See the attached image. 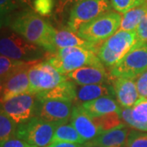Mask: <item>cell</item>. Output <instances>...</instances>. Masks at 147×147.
Returning a JSON list of instances; mask_svg holds the SVG:
<instances>
[{"label": "cell", "instance_id": "1", "mask_svg": "<svg viewBox=\"0 0 147 147\" xmlns=\"http://www.w3.org/2000/svg\"><path fill=\"white\" fill-rule=\"evenodd\" d=\"M9 26L16 34L50 54L57 52L53 42L56 29L35 11L26 10L17 13L9 21Z\"/></svg>", "mask_w": 147, "mask_h": 147}, {"label": "cell", "instance_id": "2", "mask_svg": "<svg viewBox=\"0 0 147 147\" xmlns=\"http://www.w3.org/2000/svg\"><path fill=\"white\" fill-rule=\"evenodd\" d=\"M47 61L62 74H67L84 66L104 68L96 53L81 47L61 48L55 53L49 54Z\"/></svg>", "mask_w": 147, "mask_h": 147}, {"label": "cell", "instance_id": "3", "mask_svg": "<svg viewBox=\"0 0 147 147\" xmlns=\"http://www.w3.org/2000/svg\"><path fill=\"white\" fill-rule=\"evenodd\" d=\"M135 31L119 30L115 34L106 39L96 53L101 63L107 67H114L131 47L137 42Z\"/></svg>", "mask_w": 147, "mask_h": 147}, {"label": "cell", "instance_id": "4", "mask_svg": "<svg viewBox=\"0 0 147 147\" xmlns=\"http://www.w3.org/2000/svg\"><path fill=\"white\" fill-rule=\"evenodd\" d=\"M0 53L3 56L15 60L39 61L47 52L41 47L29 42L16 32H11L8 35L1 38Z\"/></svg>", "mask_w": 147, "mask_h": 147}, {"label": "cell", "instance_id": "5", "mask_svg": "<svg viewBox=\"0 0 147 147\" xmlns=\"http://www.w3.org/2000/svg\"><path fill=\"white\" fill-rule=\"evenodd\" d=\"M147 70V42L137 41L131 49L110 69L113 78L135 79Z\"/></svg>", "mask_w": 147, "mask_h": 147}, {"label": "cell", "instance_id": "6", "mask_svg": "<svg viewBox=\"0 0 147 147\" xmlns=\"http://www.w3.org/2000/svg\"><path fill=\"white\" fill-rule=\"evenodd\" d=\"M111 8L109 0H79L70 9L68 28L77 34L83 26L111 11Z\"/></svg>", "mask_w": 147, "mask_h": 147}, {"label": "cell", "instance_id": "7", "mask_svg": "<svg viewBox=\"0 0 147 147\" xmlns=\"http://www.w3.org/2000/svg\"><path fill=\"white\" fill-rule=\"evenodd\" d=\"M121 20L119 13L110 11L83 26L77 34L89 42H104L119 30Z\"/></svg>", "mask_w": 147, "mask_h": 147}, {"label": "cell", "instance_id": "8", "mask_svg": "<svg viewBox=\"0 0 147 147\" xmlns=\"http://www.w3.org/2000/svg\"><path fill=\"white\" fill-rule=\"evenodd\" d=\"M60 124L49 123L34 117L17 125L16 136L34 147H46L53 140L57 127Z\"/></svg>", "mask_w": 147, "mask_h": 147}, {"label": "cell", "instance_id": "9", "mask_svg": "<svg viewBox=\"0 0 147 147\" xmlns=\"http://www.w3.org/2000/svg\"><path fill=\"white\" fill-rule=\"evenodd\" d=\"M30 84L29 93L38 94L57 87L67 80L65 74H61L47 61L38 62L28 70Z\"/></svg>", "mask_w": 147, "mask_h": 147}, {"label": "cell", "instance_id": "10", "mask_svg": "<svg viewBox=\"0 0 147 147\" xmlns=\"http://www.w3.org/2000/svg\"><path fill=\"white\" fill-rule=\"evenodd\" d=\"M37 96L32 93L17 95L1 102V112L10 117L16 124H21L35 116Z\"/></svg>", "mask_w": 147, "mask_h": 147}, {"label": "cell", "instance_id": "11", "mask_svg": "<svg viewBox=\"0 0 147 147\" xmlns=\"http://www.w3.org/2000/svg\"><path fill=\"white\" fill-rule=\"evenodd\" d=\"M72 110V102L69 101L38 100L34 117L49 123L62 124L67 123L70 119Z\"/></svg>", "mask_w": 147, "mask_h": 147}, {"label": "cell", "instance_id": "12", "mask_svg": "<svg viewBox=\"0 0 147 147\" xmlns=\"http://www.w3.org/2000/svg\"><path fill=\"white\" fill-rule=\"evenodd\" d=\"M70 124L86 142L93 140L101 133L92 117L81 105L73 107L70 116Z\"/></svg>", "mask_w": 147, "mask_h": 147}, {"label": "cell", "instance_id": "13", "mask_svg": "<svg viewBox=\"0 0 147 147\" xmlns=\"http://www.w3.org/2000/svg\"><path fill=\"white\" fill-rule=\"evenodd\" d=\"M53 42L56 51H57L61 48H64V47H81L91 50L96 54L99 50V48L101 47L102 43L104 42H92L87 41L78 36L76 33L70 30L69 28L61 29V30H55Z\"/></svg>", "mask_w": 147, "mask_h": 147}, {"label": "cell", "instance_id": "14", "mask_svg": "<svg viewBox=\"0 0 147 147\" xmlns=\"http://www.w3.org/2000/svg\"><path fill=\"white\" fill-rule=\"evenodd\" d=\"M28 70H22L1 81V102L17 95L29 93L30 84Z\"/></svg>", "mask_w": 147, "mask_h": 147}, {"label": "cell", "instance_id": "15", "mask_svg": "<svg viewBox=\"0 0 147 147\" xmlns=\"http://www.w3.org/2000/svg\"><path fill=\"white\" fill-rule=\"evenodd\" d=\"M129 127L127 124L103 131L93 140L85 144L86 147H123L125 146L128 135L130 133Z\"/></svg>", "mask_w": 147, "mask_h": 147}, {"label": "cell", "instance_id": "16", "mask_svg": "<svg viewBox=\"0 0 147 147\" xmlns=\"http://www.w3.org/2000/svg\"><path fill=\"white\" fill-rule=\"evenodd\" d=\"M120 115L127 126L147 132V99L140 98L130 108L122 107Z\"/></svg>", "mask_w": 147, "mask_h": 147}, {"label": "cell", "instance_id": "17", "mask_svg": "<svg viewBox=\"0 0 147 147\" xmlns=\"http://www.w3.org/2000/svg\"><path fill=\"white\" fill-rule=\"evenodd\" d=\"M67 79L78 85L108 84L109 76L105 68L84 66L65 74Z\"/></svg>", "mask_w": 147, "mask_h": 147}, {"label": "cell", "instance_id": "18", "mask_svg": "<svg viewBox=\"0 0 147 147\" xmlns=\"http://www.w3.org/2000/svg\"><path fill=\"white\" fill-rule=\"evenodd\" d=\"M114 85L117 101L123 108H130L140 99L137 84L134 79L127 78L116 79Z\"/></svg>", "mask_w": 147, "mask_h": 147}, {"label": "cell", "instance_id": "19", "mask_svg": "<svg viewBox=\"0 0 147 147\" xmlns=\"http://www.w3.org/2000/svg\"><path fill=\"white\" fill-rule=\"evenodd\" d=\"M115 89L109 84L78 85L76 88V103L84 104L87 101L95 100L102 96H114Z\"/></svg>", "mask_w": 147, "mask_h": 147}, {"label": "cell", "instance_id": "20", "mask_svg": "<svg viewBox=\"0 0 147 147\" xmlns=\"http://www.w3.org/2000/svg\"><path fill=\"white\" fill-rule=\"evenodd\" d=\"M77 84L67 79L53 89L36 94L38 100H59L73 102L76 97Z\"/></svg>", "mask_w": 147, "mask_h": 147}, {"label": "cell", "instance_id": "21", "mask_svg": "<svg viewBox=\"0 0 147 147\" xmlns=\"http://www.w3.org/2000/svg\"><path fill=\"white\" fill-rule=\"evenodd\" d=\"M81 106L86 110L92 117H97L112 113H121L120 107L118 105L117 101L112 96H102L95 100L87 101Z\"/></svg>", "mask_w": 147, "mask_h": 147}, {"label": "cell", "instance_id": "22", "mask_svg": "<svg viewBox=\"0 0 147 147\" xmlns=\"http://www.w3.org/2000/svg\"><path fill=\"white\" fill-rule=\"evenodd\" d=\"M39 61H25L15 60L1 55L0 57V78L1 81L22 70L30 69Z\"/></svg>", "mask_w": 147, "mask_h": 147}, {"label": "cell", "instance_id": "23", "mask_svg": "<svg viewBox=\"0 0 147 147\" xmlns=\"http://www.w3.org/2000/svg\"><path fill=\"white\" fill-rule=\"evenodd\" d=\"M146 12L147 2L128 11L122 16L119 30L124 31H136Z\"/></svg>", "mask_w": 147, "mask_h": 147}, {"label": "cell", "instance_id": "24", "mask_svg": "<svg viewBox=\"0 0 147 147\" xmlns=\"http://www.w3.org/2000/svg\"><path fill=\"white\" fill-rule=\"evenodd\" d=\"M71 142L82 145L84 144L86 141L79 135V132L71 124L65 123L57 127L52 140V142Z\"/></svg>", "mask_w": 147, "mask_h": 147}, {"label": "cell", "instance_id": "25", "mask_svg": "<svg viewBox=\"0 0 147 147\" xmlns=\"http://www.w3.org/2000/svg\"><path fill=\"white\" fill-rule=\"evenodd\" d=\"M92 119L101 132L124 124L120 114L118 112H112L104 115L92 117Z\"/></svg>", "mask_w": 147, "mask_h": 147}, {"label": "cell", "instance_id": "26", "mask_svg": "<svg viewBox=\"0 0 147 147\" xmlns=\"http://www.w3.org/2000/svg\"><path fill=\"white\" fill-rule=\"evenodd\" d=\"M17 124L3 112L0 114V140L1 142L16 136Z\"/></svg>", "mask_w": 147, "mask_h": 147}, {"label": "cell", "instance_id": "27", "mask_svg": "<svg viewBox=\"0 0 147 147\" xmlns=\"http://www.w3.org/2000/svg\"><path fill=\"white\" fill-rule=\"evenodd\" d=\"M146 0H110L112 7L119 13H126L128 11L143 4Z\"/></svg>", "mask_w": 147, "mask_h": 147}, {"label": "cell", "instance_id": "28", "mask_svg": "<svg viewBox=\"0 0 147 147\" xmlns=\"http://www.w3.org/2000/svg\"><path fill=\"white\" fill-rule=\"evenodd\" d=\"M55 4V0H34L32 7L39 16H48L52 14Z\"/></svg>", "mask_w": 147, "mask_h": 147}, {"label": "cell", "instance_id": "29", "mask_svg": "<svg viewBox=\"0 0 147 147\" xmlns=\"http://www.w3.org/2000/svg\"><path fill=\"white\" fill-rule=\"evenodd\" d=\"M124 147H147V133L131 130Z\"/></svg>", "mask_w": 147, "mask_h": 147}, {"label": "cell", "instance_id": "30", "mask_svg": "<svg viewBox=\"0 0 147 147\" xmlns=\"http://www.w3.org/2000/svg\"><path fill=\"white\" fill-rule=\"evenodd\" d=\"M15 0H0V10H1V23H5L7 16L13 10L16 8Z\"/></svg>", "mask_w": 147, "mask_h": 147}, {"label": "cell", "instance_id": "31", "mask_svg": "<svg viewBox=\"0 0 147 147\" xmlns=\"http://www.w3.org/2000/svg\"><path fill=\"white\" fill-rule=\"evenodd\" d=\"M136 84L140 98L147 99V70L137 77Z\"/></svg>", "mask_w": 147, "mask_h": 147}, {"label": "cell", "instance_id": "32", "mask_svg": "<svg viewBox=\"0 0 147 147\" xmlns=\"http://www.w3.org/2000/svg\"><path fill=\"white\" fill-rule=\"evenodd\" d=\"M137 40L141 42H147V12L136 30Z\"/></svg>", "mask_w": 147, "mask_h": 147}, {"label": "cell", "instance_id": "33", "mask_svg": "<svg viewBox=\"0 0 147 147\" xmlns=\"http://www.w3.org/2000/svg\"><path fill=\"white\" fill-rule=\"evenodd\" d=\"M0 147H34L33 146H30L25 141L21 140L20 138L14 136L11 137L8 140L1 142Z\"/></svg>", "mask_w": 147, "mask_h": 147}, {"label": "cell", "instance_id": "34", "mask_svg": "<svg viewBox=\"0 0 147 147\" xmlns=\"http://www.w3.org/2000/svg\"><path fill=\"white\" fill-rule=\"evenodd\" d=\"M79 0H57V11L62 13L64 10L71 4H74Z\"/></svg>", "mask_w": 147, "mask_h": 147}, {"label": "cell", "instance_id": "35", "mask_svg": "<svg viewBox=\"0 0 147 147\" xmlns=\"http://www.w3.org/2000/svg\"><path fill=\"white\" fill-rule=\"evenodd\" d=\"M46 147H80V145L77 143H71V142H56L50 143Z\"/></svg>", "mask_w": 147, "mask_h": 147}, {"label": "cell", "instance_id": "36", "mask_svg": "<svg viewBox=\"0 0 147 147\" xmlns=\"http://www.w3.org/2000/svg\"><path fill=\"white\" fill-rule=\"evenodd\" d=\"M20 3H21L22 5H26V6H33V2L34 0H17Z\"/></svg>", "mask_w": 147, "mask_h": 147}, {"label": "cell", "instance_id": "37", "mask_svg": "<svg viewBox=\"0 0 147 147\" xmlns=\"http://www.w3.org/2000/svg\"><path fill=\"white\" fill-rule=\"evenodd\" d=\"M92 147H102V146H92Z\"/></svg>", "mask_w": 147, "mask_h": 147}, {"label": "cell", "instance_id": "38", "mask_svg": "<svg viewBox=\"0 0 147 147\" xmlns=\"http://www.w3.org/2000/svg\"><path fill=\"white\" fill-rule=\"evenodd\" d=\"M146 2H147V0H146Z\"/></svg>", "mask_w": 147, "mask_h": 147}, {"label": "cell", "instance_id": "39", "mask_svg": "<svg viewBox=\"0 0 147 147\" xmlns=\"http://www.w3.org/2000/svg\"><path fill=\"white\" fill-rule=\"evenodd\" d=\"M123 147H124V146H123Z\"/></svg>", "mask_w": 147, "mask_h": 147}]
</instances>
